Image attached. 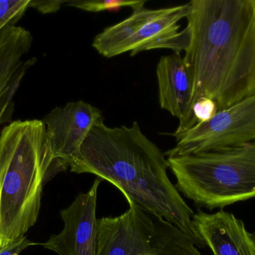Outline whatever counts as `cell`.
<instances>
[{
    "label": "cell",
    "instance_id": "cell-1",
    "mask_svg": "<svg viewBox=\"0 0 255 255\" xmlns=\"http://www.w3.org/2000/svg\"><path fill=\"white\" fill-rule=\"evenodd\" d=\"M70 172L92 174L116 187L142 211L181 229L205 249L193 223V210L167 175L166 155L134 121L130 127H110L100 120L93 127L70 163Z\"/></svg>",
    "mask_w": 255,
    "mask_h": 255
},
{
    "label": "cell",
    "instance_id": "cell-2",
    "mask_svg": "<svg viewBox=\"0 0 255 255\" xmlns=\"http://www.w3.org/2000/svg\"><path fill=\"white\" fill-rule=\"evenodd\" d=\"M184 58L200 97L218 111L255 94V0H192Z\"/></svg>",
    "mask_w": 255,
    "mask_h": 255
},
{
    "label": "cell",
    "instance_id": "cell-3",
    "mask_svg": "<svg viewBox=\"0 0 255 255\" xmlns=\"http://www.w3.org/2000/svg\"><path fill=\"white\" fill-rule=\"evenodd\" d=\"M66 167L42 120L12 121L0 133V250L37 223L46 181Z\"/></svg>",
    "mask_w": 255,
    "mask_h": 255
},
{
    "label": "cell",
    "instance_id": "cell-4",
    "mask_svg": "<svg viewBox=\"0 0 255 255\" xmlns=\"http://www.w3.org/2000/svg\"><path fill=\"white\" fill-rule=\"evenodd\" d=\"M177 190L205 209L255 198V141L241 146L168 157Z\"/></svg>",
    "mask_w": 255,
    "mask_h": 255
},
{
    "label": "cell",
    "instance_id": "cell-5",
    "mask_svg": "<svg viewBox=\"0 0 255 255\" xmlns=\"http://www.w3.org/2000/svg\"><path fill=\"white\" fill-rule=\"evenodd\" d=\"M129 206L122 215L99 219L97 255H202L175 225Z\"/></svg>",
    "mask_w": 255,
    "mask_h": 255
},
{
    "label": "cell",
    "instance_id": "cell-6",
    "mask_svg": "<svg viewBox=\"0 0 255 255\" xmlns=\"http://www.w3.org/2000/svg\"><path fill=\"white\" fill-rule=\"evenodd\" d=\"M190 10V2L159 9L139 6L128 17L97 34L93 47L106 58L127 52L133 56L142 51L157 49L181 54L187 47L189 36L187 28L180 31L179 22L187 17Z\"/></svg>",
    "mask_w": 255,
    "mask_h": 255
},
{
    "label": "cell",
    "instance_id": "cell-7",
    "mask_svg": "<svg viewBox=\"0 0 255 255\" xmlns=\"http://www.w3.org/2000/svg\"><path fill=\"white\" fill-rule=\"evenodd\" d=\"M176 139L167 157L235 148L255 141V94L218 111L206 122L193 126Z\"/></svg>",
    "mask_w": 255,
    "mask_h": 255
},
{
    "label": "cell",
    "instance_id": "cell-8",
    "mask_svg": "<svg viewBox=\"0 0 255 255\" xmlns=\"http://www.w3.org/2000/svg\"><path fill=\"white\" fill-rule=\"evenodd\" d=\"M100 182L97 178L87 193H79L68 208L60 211L64 223L62 232L52 235L40 245L59 255H97V205Z\"/></svg>",
    "mask_w": 255,
    "mask_h": 255
},
{
    "label": "cell",
    "instance_id": "cell-9",
    "mask_svg": "<svg viewBox=\"0 0 255 255\" xmlns=\"http://www.w3.org/2000/svg\"><path fill=\"white\" fill-rule=\"evenodd\" d=\"M102 119L98 108L79 100L55 107L42 120L52 153L66 169L77 157L91 129Z\"/></svg>",
    "mask_w": 255,
    "mask_h": 255
},
{
    "label": "cell",
    "instance_id": "cell-10",
    "mask_svg": "<svg viewBox=\"0 0 255 255\" xmlns=\"http://www.w3.org/2000/svg\"><path fill=\"white\" fill-rule=\"evenodd\" d=\"M32 43V34L23 27L13 25L0 31V127L12 122L15 96L35 62V58H25Z\"/></svg>",
    "mask_w": 255,
    "mask_h": 255
},
{
    "label": "cell",
    "instance_id": "cell-11",
    "mask_svg": "<svg viewBox=\"0 0 255 255\" xmlns=\"http://www.w3.org/2000/svg\"><path fill=\"white\" fill-rule=\"evenodd\" d=\"M159 103L161 109L179 120L177 136L195 126L193 120V82L189 66L181 54L162 56L156 69Z\"/></svg>",
    "mask_w": 255,
    "mask_h": 255
},
{
    "label": "cell",
    "instance_id": "cell-12",
    "mask_svg": "<svg viewBox=\"0 0 255 255\" xmlns=\"http://www.w3.org/2000/svg\"><path fill=\"white\" fill-rule=\"evenodd\" d=\"M193 223L214 255H255V233L247 231L242 220L220 210L207 214L198 210Z\"/></svg>",
    "mask_w": 255,
    "mask_h": 255
},
{
    "label": "cell",
    "instance_id": "cell-13",
    "mask_svg": "<svg viewBox=\"0 0 255 255\" xmlns=\"http://www.w3.org/2000/svg\"><path fill=\"white\" fill-rule=\"evenodd\" d=\"M145 2L146 0H70L67 5L90 12L117 11L124 7H130L133 10L145 5Z\"/></svg>",
    "mask_w": 255,
    "mask_h": 255
},
{
    "label": "cell",
    "instance_id": "cell-14",
    "mask_svg": "<svg viewBox=\"0 0 255 255\" xmlns=\"http://www.w3.org/2000/svg\"><path fill=\"white\" fill-rule=\"evenodd\" d=\"M31 0H0V31L13 26L30 8Z\"/></svg>",
    "mask_w": 255,
    "mask_h": 255
},
{
    "label": "cell",
    "instance_id": "cell-15",
    "mask_svg": "<svg viewBox=\"0 0 255 255\" xmlns=\"http://www.w3.org/2000/svg\"><path fill=\"white\" fill-rule=\"evenodd\" d=\"M195 125L206 122L218 112L217 103L208 97H200L193 103L192 107Z\"/></svg>",
    "mask_w": 255,
    "mask_h": 255
},
{
    "label": "cell",
    "instance_id": "cell-16",
    "mask_svg": "<svg viewBox=\"0 0 255 255\" xmlns=\"http://www.w3.org/2000/svg\"><path fill=\"white\" fill-rule=\"evenodd\" d=\"M70 0H31L30 7L41 13H55L63 4H67Z\"/></svg>",
    "mask_w": 255,
    "mask_h": 255
},
{
    "label": "cell",
    "instance_id": "cell-17",
    "mask_svg": "<svg viewBox=\"0 0 255 255\" xmlns=\"http://www.w3.org/2000/svg\"><path fill=\"white\" fill-rule=\"evenodd\" d=\"M40 245V244L32 242L29 241L25 236L18 239L17 241L10 244L0 250V255H19L23 250L32 246Z\"/></svg>",
    "mask_w": 255,
    "mask_h": 255
}]
</instances>
